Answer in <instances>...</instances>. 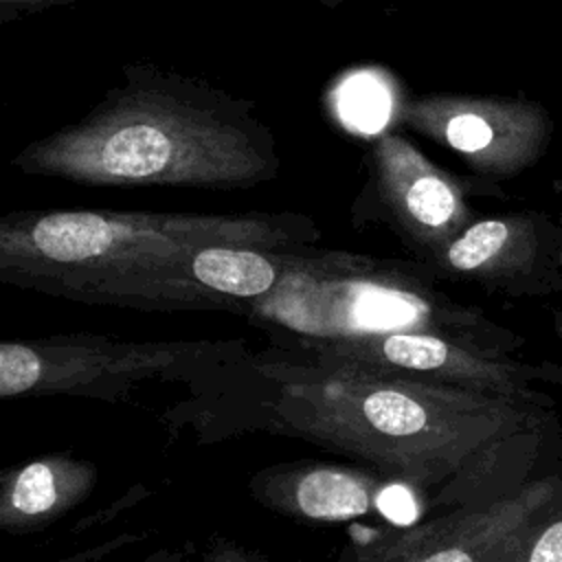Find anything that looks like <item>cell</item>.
Segmentation results:
<instances>
[{
  "label": "cell",
  "instance_id": "5",
  "mask_svg": "<svg viewBox=\"0 0 562 562\" xmlns=\"http://www.w3.org/2000/svg\"><path fill=\"white\" fill-rule=\"evenodd\" d=\"M248 356L244 340H121L59 334L0 342V397L75 395L119 402L156 380H193Z\"/></svg>",
  "mask_w": 562,
  "mask_h": 562
},
{
  "label": "cell",
  "instance_id": "3",
  "mask_svg": "<svg viewBox=\"0 0 562 562\" xmlns=\"http://www.w3.org/2000/svg\"><path fill=\"white\" fill-rule=\"evenodd\" d=\"M318 237V224L292 211H11L0 217V281L66 299L94 279L204 246L307 248Z\"/></svg>",
  "mask_w": 562,
  "mask_h": 562
},
{
  "label": "cell",
  "instance_id": "16",
  "mask_svg": "<svg viewBox=\"0 0 562 562\" xmlns=\"http://www.w3.org/2000/svg\"><path fill=\"white\" fill-rule=\"evenodd\" d=\"M79 0H0V22L22 20L33 13H42L53 7H70Z\"/></svg>",
  "mask_w": 562,
  "mask_h": 562
},
{
  "label": "cell",
  "instance_id": "18",
  "mask_svg": "<svg viewBox=\"0 0 562 562\" xmlns=\"http://www.w3.org/2000/svg\"><path fill=\"white\" fill-rule=\"evenodd\" d=\"M136 562H184V549L180 547H162L158 551H151L149 555L136 560Z\"/></svg>",
  "mask_w": 562,
  "mask_h": 562
},
{
  "label": "cell",
  "instance_id": "4",
  "mask_svg": "<svg viewBox=\"0 0 562 562\" xmlns=\"http://www.w3.org/2000/svg\"><path fill=\"white\" fill-rule=\"evenodd\" d=\"M419 261H393L340 250L294 248L279 285L244 301L272 340L347 338L419 331L454 338L492 353H512L522 338L435 290Z\"/></svg>",
  "mask_w": 562,
  "mask_h": 562
},
{
  "label": "cell",
  "instance_id": "19",
  "mask_svg": "<svg viewBox=\"0 0 562 562\" xmlns=\"http://www.w3.org/2000/svg\"><path fill=\"white\" fill-rule=\"evenodd\" d=\"M314 2H318V4H323V7H327V9H336V7H340V4L347 2V0H314Z\"/></svg>",
  "mask_w": 562,
  "mask_h": 562
},
{
  "label": "cell",
  "instance_id": "7",
  "mask_svg": "<svg viewBox=\"0 0 562 562\" xmlns=\"http://www.w3.org/2000/svg\"><path fill=\"white\" fill-rule=\"evenodd\" d=\"M294 248L204 246L178 257L134 266L68 294V301L143 312L228 310L272 292Z\"/></svg>",
  "mask_w": 562,
  "mask_h": 562
},
{
  "label": "cell",
  "instance_id": "10",
  "mask_svg": "<svg viewBox=\"0 0 562 562\" xmlns=\"http://www.w3.org/2000/svg\"><path fill=\"white\" fill-rule=\"evenodd\" d=\"M562 494V474H544L450 516L386 533L362 562H518Z\"/></svg>",
  "mask_w": 562,
  "mask_h": 562
},
{
  "label": "cell",
  "instance_id": "14",
  "mask_svg": "<svg viewBox=\"0 0 562 562\" xmlns=\"http://www.w3.org/2000/svg\"><path fill=\"white\" fill-rule=\"evenodd\" d=\"M518 562H562V494L549 509Z\"/></svg>",
  "mask_w": 562,
  "mask_h": 562
},
{
  "label": "cell",
  "instance_id": "11",
  "mask_svg": "<svg viewBox=\"0 0 562 562\" xmlns=\"http://www.w3.org/2000/svg\"><path fill=\"white\" fill-rule=\"evenodd\" d=\"M432 279L468 281L509 296L562 290V233L542 213L476 217L432 255L417 259Z\"/></svg>",
  "mask_w": 562,
  "mask_h": 562
},
{
  "label": "cell",
  "instance_id": "9",
  "mask_svg": "<svg viewBox=\"0 0 562 562\" xmlns=\"http://www.w3.org/2000/svg\"><path fill=\"white\" fill-rule=\"evenodd\" d=\"M364 167L356 211L386 222L417 259L432 255L476 220L468 184L400 132L378 134L367 147Z\"/></svg>",
  "mask_w": 562,
  "mask_h": 562
},
{
  "label": "cell",
  "instance_id": "2",
  "mask_svg": "<svg viewBox=\"0 0 562 562\" xmlns=\"http://www.w3.org/2000/svg\"><path fill=\"white\" fill-rule=\"evenodd\" d=\"M270 382L272 432L349 454L428 490L485 479L533 432L538 406L459 386L378 378L272 351L252 364Z\"/></svg>",
  "mask_w": 562,
  "mask_h": 562
},
{
  "label": "cell",
  "instance_id": "17",
  "mask_svg": "<svg viewBox=\"0 0 562 562\" xmlns=\"http://www.w3.org/2000/svg\"><path fill=\"white\" fill-rule=\"evenodd\" d=\"M202 562H250V558H248V553H246L241 547H237L235 542L215 538V540L209 544V549H206Z\"/></svg>",
  "mask_w": 562,
  "mask_h": 562
},
{
  "label": "cell",
  "instance_id": "13",
  "mask_svg": "<svg viewBox=\"0 0 562 562\" xmlns=\"http://www.w3.org/2000/svg\"><path fill=\"white\" fill-rule=\"evenodd\" d=\"M97 465L50 452L7 468L0 476V529L11 536L42 531L92 494Z\"/></svg>",
  "mask_w": 562,
  "mask_h": 562
},
{
  "label": "cell",
  "instance_id": "8",
  "mask_svg": "<svg viewBox=\"0 0 562 562\" xmlns=\"http://www.w3.org/2000/svg\"><path fill=\"white\" fill-rule=\"evenodd\" d=\"M395 123L450 149L485 180H503L529 169L551 138L547 110L518 97L413 94L397 108Z\"/></svg>",
  "mask_w": 562,
  "mask_h": 562
},
{
  "label": "cell",
  "instance_id": "1",
  "mask_svg": "<svg viewBox=\"0 0 562 562\" xmlns=\"http://www.w3.org/2000/svg\"><path fill=\"white\" fill-rule=\"evenodd\" d=\"M255 108L206 79L132 61L81 119L31 140L11 167L86 187L250 189L281 171Z\"/></svg>",
  "mask_w": 562,
  "mask_h": 562
},
{
  "label": "cell",
  "instance_id": "15",
  "mask_svg": "<svg viewBox=\"0 0 562 562\" xmlns=\"http://www.w3.org/2000/svg\"><path fill=\"white\" fill-rule=\"evenodd\" d=\"M145 538L147 536H143V533H119V536H114L110 540H103L99 544H92V547L81 549L77 553H70V555H66V558H61L57 562H103L105 558L119 553L125 547L143 542Z\"/></svg>",
  "mask_w": 562,
  "mask_h": 562
},
{
  "label": "cell",
  "instance_id": "12",
  "mask_svg": "<svg viewBox=\"0 0 562 562\" xmlns=\"http://www.w3.org/2000/svg\"><path fill=\"white\" fill-rule=\"evenodd\" d=\"M389 481L375 468L318 461L281 463L250 479V494L277 514L310 522H345L378 509Z\"/></svg>",
  "mask_w": 562,
  "mask_h": 562
},
{
  "label": "cell",
  "instance_id": "20",
  "mask_svg": "<svg viewBox=\"0 0 562 562\" xmlns=\"http://www.w3.org/2000/svg\"><path fill=\"white\" fill-rule=\"evenodd\" d=\"M558 226H560V233H562V215H560V220H558Z\"/></svg>",
  "mask_w": 562,
  "mask_h": 562
},
{
  "label": "cell",
  "instance_id": "6",
  "mask_svg": "<svg viewBox=\"0 0 562 562\" xmlns=\"http://www.w3.org/2000/svg\"><path fill=\"white\" fill-rule=\"evenodd\" d=\"M290 356L327 367L424 382L459 386L485 395L507 397L531 406L551 404L533 382L562 384V364H525L512 353H492L474 345L419 331H395L347 338H277Z\"/></svg>",
  "mask_w": 562,
  "mask_h": 562
}]
</instances>
